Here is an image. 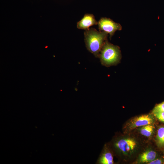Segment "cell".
<instances>
[{
    "instance_id": "3957f363",
    "label": "cell",
    "mask_w": 164,
    "mask_h": 164,
    "mask_svg": "<svg viewBox=\"0 0 164 164\" xmlns=\"http://www.w3.org/2000/svg\"><path fill=\"white\" fill-rule=\"evenodd\" d=\"M97 25L99 31H104L109 34L110 39L116 31L121 30L122 29L120 24L106 17L101 18L98 22Z\"/></svg>"
},
{
    "instance_id": "30bf717a",
    "label": "cell",
    "mask_w": 164,
    "mask_h": 164,
    "mask_svg": "<svg viewBox=\"0 0 164 164\" xmlns=\"http://www.w3.org/2000/svg\"><path fill=\"white\" fill-rule=\"evenodd\" d=\"M157 139L158 143L161 145H164V127H160L157 132Z\"/></svg>"
},
{
    "instance_id": "52a82bcc",
    "label": "cell",
    "mask_w": 164,
    "mask_h": 164,
    "mask_svg": "<svg viewBox=\"0 0 164 164\" xmlns=\"http://www.w3.org/2000/svg\"><path fill=\"white\" fill-rule=\"evenodd\" d=\"M114 163L112 153L106 149L101 154L97 162L98 164H113Z\"/></svg>"
},
{
    "instance_id": "7c38bea8",
    "label": "cell",
    "mask_w": 164,
    "mask_h": 164,
    "mask_svg": "<svg viewBox=\"0 0 164 164\" xmlns=\"http://www.w3.org/2000/svg\"><path fill=\"white\" fill-rule=\"evenodd\" d=\"M154 116L160 121L164 122V112L153 113Z\"/></svg>"
},
{
    "instance_id": "8fae6325",
    "label": "cell",
    "mask_w": 164,
    "mask_h": 164,
    "mask_svg": "<svg viewBox=\"0 0 164 164\" xmlns=\"http://www.w3.org/2000/svg\"><path fill=\"white\" fill-rule=\"evenodd\" d=\"M157 112H164V101L157 104L154 107L152 113Z\"/></svg>"
},
{
    "instance_id": "9c48e42d",
    "label": "cell",
    "mask_w": 164,
    "mask_h": 164,
    "mask_svg": "<svg viewBox=\"0 0 164 164\" xmlns=\"http://www.w3.org/2000/svg\"><path fill=\"white\" fill-rule=\"evenodd\" d=\"M154 128V126L152 125H148L142 126L140 130V132L142 135L149 137L152 134Z\"/></svg>"
},
{
    "instance_id": "7a4b0ae2",
    "label": "cell",
    "mask_w": 164,
    "mask_h": 164,
    "mask_svg": "<svg viewBox=\"0 0 164 164\" xmlns=\"http://www.w3.org/2000/svg\"><path fill=\"white\" fill-rule=\"evenodd\" d=\"M99 57L103 65L108 66L115 64L121 58L119 48L107 40L101 50Z\"/></svg>"
},
{
    "instance_id": "277c9868",
    "label": "cell",
    "mask_w": 164,
    "mask_h": 164,
    "mask_svg": "<svg viewBox=\"0 0 164 164\" xmlns=\"http://www.w3.org/2000/svg\"><path fill=\"white\" fill-rule=\"evenodd\" d=\"M115 148L124 154H128L133 151L137 146V143L131 138L121 139L117 140L114 144Z\"/></svg>"
},
{
    "instance_id": "5b68a950",
    "label": "cell",
    "mask_w": 164,
    "mask_h": 164,
    "mask_svg": "<svg viewBox=\"0 0 164 164\" xmlns=\"http://www.w3.org/2000/svg\"><path fill=\"white\" fill-rule=\"evenodd\" d=\"M154 119L150 114H146L135 117L130 122L129 124V129H134L136 128L152 124Z\"/></svg>"
},
{
    "instance_id": "6da1fadb",
    "label": "cell",
    "mask_w": 164,
    "mask_h": 164,
    "mask_svg": "<svg viewBox=\"0 0 164 164\" xmlns=\"http://www.w3.org/2000/svg\"><path fill=\"white\" fill-rule=\"evenodd\" d=\"M108 34L90 28L84 32V42L86 48L96 57H99L100 52L107 40Z\"/></svg>"
},
{
    "instance_id": "ba28073f",
    "label": "cell",
    "mask_w": 164,
    "mask_h": 164,
    "mask_svg": "<svg viewBox=\"0 0 164 164\" xmlns=\"http://www.w3.org/2000/svg\"><path fill=\"white\" fill-rule=\"evenodd\" d=\"M157 156L156 152L152 150L145 151L141 154L139 161L142 163H149L155 159Z\"/></svg>"
},
{
    "instance_id": "8992f818",
    "label": "cell",
    "mask_w": 164,
    "mask_h": 164,
    "mask_svg": "<svg viewBox=\"0 0 164 164\" xmlns=\"http://www.w3.org/2000/svg\"><path fill=\"white\" fill-rule=\"evenodd\" d=\"M98 22L95 19L94 15L91 14H86L77 23V27L79 29L85 30L88 29L90 27L97 25Z\"/></svg>"
},
{
    "instance_id": "4fadbf2b",
    "label": "cell",
    "mask_w": 164,
    "mask_h": 164,
    "mask_svg": "<svg viewBox=\"0 0 164 164\" xmlns=\"http://www.w3.org/2000/svg\"><path fill=\"white\" fill-rule=\"evenodd\" d=\"M164 163V160L161 159H155L149 162V164H161Z\"/></svg>"
}]
</instances>
